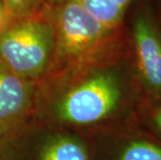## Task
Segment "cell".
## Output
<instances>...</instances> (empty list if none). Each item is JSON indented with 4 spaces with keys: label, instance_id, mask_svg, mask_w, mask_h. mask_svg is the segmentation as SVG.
Masks as SVG:
<instances>
[{
    "label": "cell",
    "instance_id": "obj_8",
    "mask_svg": "<svg viewBox=\"0 0 161 160\" xmlns=\"http://www.w3.org/2000/svg\"><path fill=\"white\" fill-rule=\"evenodd\" d=\"M115 160H161V142L147 137L132 138L119 149Z\"/></svg>",
    "mask_w": 161,
    "mask_h": 160
},
{
    "label": "cell",
    "instance_id": "obj_7",
    "mask_svg": "<svg viewBox=\"0 0 161 160\" xmlns=\"http://www.w3.org/2000/svg\"><path fill=\"white\" fill-rule=\"evenodd\" d=\"M41 160H90L83 144L71 137H57L44 147Z\"/></svg>",
    "mask_w": 161,
    "mask_h": 160
},
{
    "label": "cell",
    "instance_id": "obj_10",
    "mask_svg": "<svg viewBox=\"0 0 161 160\" xmlns=\"http://www.w3.org/2000/svg\"><path fill=\"white\" fill-rule=\"evenodd\" d=\"M142 108L146 112L147 122L154 132L161 138V102L160 103H145Z\"/></svg>",
    "mask_w": 161,
    "mask_h": 160
},
{
    "label": "cell",
    "instance_id": "obj_3",
    "mask_svg": "<svg viewBox=\"0 0 161 160\" xmlns=\"http://www.w3.org/2000/svg\"><path fill=\"white\" fill-rule=\"evenodd\" d=\"M55 53V36L46 9L12 20L0 31V63L27 81L40 79Z\"/></svg>",
    "mask_w": 161,
    "mask_h": 160
},
{
    "label": "cell",
    "instance_id": "obj_2",
    "mask_svg": "<svg viewBox=\"0 0 161 160\" xmlns=\"http://www.w3.org/2000/svg\"><path fill=\"white\" fill-rule=\"evenodd\" d=\"M55 36L54 57L83 66L114 52L127 42L126 26L114 30L92 17L77 0H47Z\"/></svg>",
    "mask_w": 161,
    "mask_h": 160
},
{
    "label": "cell",
    "instance_id": "obj_4",
    "mask_svg": "<svg viewBox=\"0 0 161 160\" xmlns=\"http://www.w3.org/2000/svg\"><path fill=\"white\" fill-rule=\"evenodd\" d=\"M125 22L130 53L145 103L161 102V24L153 0H135Z\"/></svg>",
    "mask_w": 161,
    "mask_h": 160
},
{
    "label": "cell",
    "instance_id": "obj_11",
    "mask_svg": "<svg viewBox=\"0 0 161 160\" xmlns=\"http://www.w3.org/2000/svg\"><path fill=\"white\" fill-rule=\"evenodd\" d=\"M11 21H12V19L9 18V16H8V12H6L4 5H3L2 1L0 0V31H1L4 27L8 26Z\"/></svg>",
    "mask_w": 161,
    "mask_h": 160
},
{
    "label": "cell",
    "instance_id": "obj_9",
    "mask_svg": "<svg viewBox=\"0 0 161 160\" xmlns=\"http://www.w3.org/2000/svg\"><path fill=\"white\" fill-rule=\"evenodd\" d=\"M12 20L24 19L42 12L47 0H1Z\"/></svg>",
    "mask_w": 161,
    "mask_h": 160
},
{
    "label": "cell",
    "instance_id": "obj_6",
    "mask_svg": "<svg viewBox=\"0 0 161 160\" xmlns=\"http://www.w3.org/2000/svg\"><path fill=\"white\" fill-rule=\"evenodd\" d=\"M86 11L106 27L125 28L127 14L135 0H77Z\"/></svg>",
    "mask_w": 161,
    "mask_h": 160
},
{
    "label": "cell",
    "instance_id": "obj_12",
    "mask_svg": "<svg viewBox=\"0 0 161 160\" xmlns=\"http://www.w3.org/2000/svg\"><path fill=\"white\" fill-rule=\"evenodd\" d=\"M153 1H154V5H155V8H156L157 16H158V19L161 24V0H153Z\"/></svg>",
    "mask_w": 161,
    "mask_h": 160
},
{
    "label": "cell",
    "instance_id": "obj_5",
    "mask_svg": "<svg viewBox=\"0 0 161 160\" xmlns=\"http://www.w3.org/2000/svg\"><path fill=\"white\" fill-rule=\"evenodd\" d=\"M32 103V86L0 63V133L24 117Z\"/></svg>",
    "mask_w": 161,
    "mask_h": 160
},
{
    "label": "cell",
    "instance_id": "obj_1",
    "mask_svg": "<svg viewBox=\"0 0 161 160\" xmlns=\"http://www.w3.org/2000/svg\"><path fill=\"white\" fill-rule=\"evenodd\" d=\"M83 67L82 76L58 99L55 111L59 120L94 125L114 117L130 100L145 103L128 39L119 49Z\"/></svg>",
    "mask_w": 161,
    "mask_h": 160
}]
</instances>
